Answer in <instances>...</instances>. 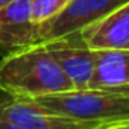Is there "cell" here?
Segmentation results:
<instances>
[{"mask_svg":"<svg viewBox=\"0 0 129 129\" xmlns=\"http://www.w3.org/2000/svg\"><path fill=\"white\" fill-rule=\"evenodd\" d=\"M72 88V82L43 44H32L0 58V91L6 96L37 99Z\"/></svg>","mask_w":129,"mask_h":129,"instance_id":"obj_1","label":"cell"},{"mask_svg":"<svg viewBox=\"0 0 129 129\" xmlns=\"http://www.w3.org/2000/svg\"><path fill=\"white\" fill-rule=\"evenodd\" d=\"M49 112L88 121L129 120V94L100 90H67L30 99Z\"/></svg>","mask_w":129,"mask_h":129,"instance_id":"obj_2","label":"cell"},{"mask_svg":"<svg viewBox=\"0 0 129 129\" xmlns=\"http://www.w3.org/2000/svg\"><path fill=\"white\" fill-rule=\"evenodd\" d=\"M124 3H129V0H69L58 14L35 27V43L41 44L79 34L96 20Z\"/></svg>","mask_w":129,"mask_h":129,"instance_id":"obj_3","label":"cell"},{"mask_svg":"<svg viewBox=\"0 0 129 129\" xmlns=\"http://www.w3.org/2000/svg\"><path fill=\"white\" fill-rule=\"evenodd\" d=\"M0 120L24 129H102L114 121H88L46 111L30 99L6 96L0 99Z\"/></svg>","mask_w":129,"mask_h":129,"instance_id":"obj_4","label":"cell"},{"mask_svg":"<svg viewBox=\"0 0 129 129\" xmlns=\"http://www.w3.org/2000/svg\"><path fill=\"white\" fill-rule=\"evenodd\" d=\"M41 44L72 82L75 90L88 88L94 66V53L84 44L79 34L50 40Z\"/></svg>","mask_w":129,"mask_h":129,"instance_id":"obj_5","label":"cell"},{"mask_svg":"<svg viewBox=\"0 0 129 129\" xmlns=\"http://www.w3.org/2000/svg\"><path fill=\"white\" fill-rule=\"evenodd\" d=\"M79 37L90 50H129V3L91 23Z\"/></svg>","mask_w":129,"mask_h":129,"instance_id":"obj_6","label":"cell"},{"mask_svg":"<svg viewBox=\"0 0 129 129\" xmlns=\"http://www.w3.org/2000/svg\"><path fill=\"white\" fill-rule=\"evenodd\" d=\"M35 43L29 0H12L0 9V58Z\"/></svg>","mask_w":129,"mask_h":129,"instance_id":"obj_7","label":"cell"},{"mask_svg":"<svg viewBox=\"0 0 129 129\" xmlns=\"http://www.w3.org/2000/svg\"><path fill=\"white\" fill-rule=\"evenodd\" d=\"M127 52L129 50H93L94 66L88 88L129 94L126 70Z\"/></svg>","mask_w":129,"mask_h":129,"instance_id":"obj_8","label":"cell"},{"mask_svg":"<svg viewBox=\"0 0 129 129\" xmlns=\"http://www.w3.org/2000/svg\"><path fill=\"white\" fill-rule=\"evenodd\" d=\"M69 0H29L30 20L37 27L38 24L47 21L55 14H58Z\"/></svg>","mask_w":129,"mask_h":129,"instance_id":"obj_9","label":"cell"},{"mask_svg":"<svg viewBox=\"0 0 129 129\" xmlns=\"http://www.w3.org/2000/svg\"><path fill=\"white\" fill-rule=\"evenodd\" d=\"M102 129H129V120H120V121H114L106 124Z\"/></svg>","mask_w":129,"mask_h":129,"instance_id":"obj_10","label":"cell"},{"mask_svg":"<svg viewBox=\"0 0 129 129\" xmlns=\"http://www.w3.org/2000/svg\"><path fill=\"white\" fill-rule=\"evenodd\" d=\"M0 129H24L21 126H17L11 121H5V120H0Z\"/></svg>","mask_w":129,"mask_h":129,"instance_id":"obj_11","label":"cell"},{"mask_svg":"<svg viewBox=\"0 0 129 129\" xmlns=\"http://www.w3.org/2000/svg\"><path fill=\"white\" fill-rule=\"evenodd\" d=\"M12 2V0H0V9H2L3 6H6L8 3H11Z\"/></svg>","mask_w":129,"mask_h":129,"instance_id":"obj_12","label":"cell"}]
</instances>
